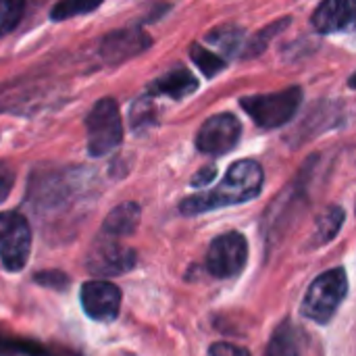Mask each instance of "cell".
<instances>
[{
    "label": "cell",
    "instance_id": "18",
    "mask_svg": "<svg viewBox=\"0 0 356 356\" xmlns=\"http://www.w3.org/2000/svg\"><path fill=\"white\" fill-rule=\"evenodd\" d=\"M25 10L23 2H8V0H0V35L10 31L13 27H17V23L21 21Z\"/></svg>",
    "mask_w": 356,
    "mask_h": 356
},
{
    "label": "cell",
    "instance_id": "19",
    "mask_svg": "<svg viewBox=\"0 0 356 356\" xmlns=\"http://www.w3.org/2000/svg\"><path fill=\"white\" fill-rule=\"evenodd\" d=\"M98 6H100L98 2H63V4H56L52 8L50 17L54 21H60V19H67V17H73V15L90 13V10H94Z\"/></svg>",
    "mask_w": 356,
    "mask_h": 356
},
{
    "label": "cell",
    "instance_id": "14",
    "mask_svg": "<svg viewBox=\"0 0 356 356\" xmlns=\"http://www.w3.org/2000/svg\"><path fill=\"white\" fill-rule=\"evenodd\" d=\"M302 353V336H300V330L290 321H282L269 344H267V350H265V356H300Z\"/></svg>",
    "mask_w": 356,
    "mask_h": 356
},
{
    "label": "cell",
    "instance_id": "12",
    "mask_svg": "<svg viewBox=\"0 0 356 356\" xmlns=\"http://www.w3.org/2000/svg\"><path fill=\"white\" fill-rule=\"evenodd\" d=\"M138 223H140V207L136 202H123L106 215L98 236L119 240L131 236L138 229Z\"/></svg>",
    "mask_w": 356,
    "mask_h": 356
},
{
    "label": "cell",
    "instance_id": "3",
    "mask_svg": "<svg viewBox=\"0 0 356 356\" xmlns=\"http://www.w3.org/2000/svg\"><path fill=\"white\" fill-rule=\"evenodd\" d=\"M300 102H302V88L298 86L286 88L282 92H271V94L246 96L240 100L242 108L263 129L286 125L296 115Z\"/></svg>",
    "mask_w": 356,
    "mask_h": 356
},
{
    "label": "cell",
    "instance_id": "7",
    "mask_svg": "<svg viewBox=\"0 0 356 356\" xmlns=\"http://www.w3.org/2000/svg\"><path fill=\"white\" fill-rule=\"evenodd\" d=\"M136 252L119 244V240L98 236L88 252L86 269L98 277H115L136 267Z\"/></svg>",
    "mask_w": 356,
    "mask_h": 356
},
{
    "label": "cell",
    "instance_id": "10",
    "mask_svg": "<svg viewBox=\"0 0 356 356\" xmlns=\"http://www.w3.org/2000/svg\"><path fill=\"white\" fill-rule=\"evenodd\" d=\"M152 40L140 29V27H129V29H119L106 35L100 44V56L108 65H119L123 60H129L131 56L144 52Z\"/></svg>",
    "mask_w": 356,
    "mask_h": 356
},
{
    "label": "cell",
    "instance_id": "1",
    "mask_svg": "<svg viewBox=\"0 0 356 356\" xmlns=\"http://www.w3.org/2000/svg\"><path fill=\"white\" fill-rule=\"evenodd\" d=\"M263 190V169L257 161H238L229 167L223 181L202 194L186 198L179 207L184 215H200L257 198Z\"/></svg>",
    "mask_w": 356,
    "mask_h": 356
},
{
    "label": "cell",
    "instance_id": "13",
    "mask_svg": "<svg viewBox=\"0 0 356 356\" xmlns=\"http://www.w3.org/2000/svg\"><path fill=\"white\" fill-rule=\"evenodd\" d=\"M198 88V81L196 77L184 69V67H177L169 73H165L163 77L154 79L152 86H150V94H156V96H169L173 100H181L186 96H190L192 92H196Z\"/></svg>",
    "mask_w": 356,
    "mask_h": 356
},
{
    "label": "cell",
    "instance_id": "6",
    "mask_svg": "<svg viewBox=\"0 0 356 356\" xmlns=\"http://www.w3.org/2000/svg\"><path fill=\"white\" fill-rule=\"evenodd\" d=\"M248 261V242L242 234L229 232L215 238L207 252V269L215 277L238 275Z\"/></svg>",
    "mask_w": 356,
    "mask_h": 356
},
{
    "label": "cell",
    "instance_id": "5",
    "mask_svg": "<svg viewBox=\"0 0 356 356\" xmlns=\"http://www.w3.org/2000/svg\"><path fill=\"white\" fill-rule=\"evenodd\" d=\"M31 250L29 221L17 213H0V263L6 271H21L27 265Z\"/></svg>",
    "mask_w": 356,
    "mask_h": 356
},
{
    "label": "cell",
    "instance_id": "4",
    "mask_svg": "<svg viewBox=\"0 0 356 356\" xmlns=\"http://www.w3.org/2000/svg\"><path fill=\"white\" fill-rule=\"evenodd\" d=\"M88 152L92 156H106L123 142V123L119 106L113 98H100L86 117Z\"/></svg>",
    "mask_w": 356,
    "mask_h": 356
},
{
    "label": "cell",
    "instance_id": "20",
    "mask_svg": "<svg viewBox=\"0 0 356 356\" xmlns=\"http://www.w3.org/2000/svg\"><path fill=\"white\" fill-rule=\"evenodd\" d=\"M284 25H288V19H282L280 23H273V25H269L267 29H263L261 33H257V38H254V40L250 42V46H248L246 56H254V54L263 52V48L267 46L269 38H271V35H275V31H277L280 27H284Z\"/></svg>",
    "mask_w": 356,
    "mask_h": 356
},
{
    "label": "cell",
    "instance_id": "23",
    "mask_svg": "<svg viewBox=\"0 0 356 356\" xmlns=\"http://www.w3.org/2000/svg\"><path fill=\"white\" fill-rule=\"evenodd\" d=\"M215 173H217V169H215V167H209V169L200 171V173L192 179V186H196V188H200V186H209V184L213 181Z\"/></svg>",
    "mask_w": 356,
    "mask_h": 356
},
{
    "label": "cell",
    "instance_id": "11",
    "mask_svg": "<svg viewBox=\"0 0 356 356\" xmlns=\"http://www.w3.org/2000/svg\"><path fill=\"white\" fill-rule=\"evenodd\" d=\"M355 21V4L353 2H323L313 15V25L321 33H334L348 29Z\"/></svg>",
    "mask_w": 356,
    "mask_h": 356
},
{
    "label": "cell",
    "instance_id": "22",
    "mask_svg": "<svg viewBox=\"0 0 356 356\" xmlns=\"http://www.w3.org/2000/svg\"><path fill=\"white\" fill-rule=\"evenodd\" d=\"M209 356H250V353L244 350V348H238V346H234V344L219 342V344H213V346H211Z\"/></svg>",
    "mask_w": 356,
    "mask_h": 356
},
{
    "label": "cell",
    "instance_id": "24",
    "mask_svg": "<svg viewBox=\"0 0 356 356\" xmlns=\"http://www.w3.org/2000/svg\"><path fill=\"white\" fill-rule=\"evenodd\" d=\"M0 356H15V355H13L8 348H2V346H0Z\"/></svg>",
    "mask_w": 356,
    "mask_h": 356
},
{
    "label": "cell",
    "instance_id": "9",
    "mask_svg": "<svg viewBox=\"0 0 356 356\" xmlns=\"http://www.w3.org/2000/svg\"><path fill=\"white\" fill-rule=\"evenodd\" d=\"M81 307L94 321H113L121 309V290L108 282H86L81 286Z\"/></svg>",
    "mask_w": 356,
    "mask_h": 356
},
{
    "label": "cell",
    "instance_id": "15",
    "mask_svg": "<svg viewBox=\"0 0 356 356\" xmlns=\"http://www.w3.org/2000/svg\"><path fill=\"white\" fill-rule=\"evenodd\" d=\"M344 225V211L340 207H330L317 217V227H315V238L311 246H321L332 242Z\"/></svg>",
    "mask_w": 356,
    "mask_h": 356
},
{
    "label": "cell",
    "instance_id": "21",
    "mask_svg": "<svg viewBox=\"0 0 356 356\" xmlns=\"http://www.w3.org/2000/svg\"><path fill=\"white\" fill-rule=\"evenodd\" d=\"M13 186H15V169L8 163L0 161V202L8 198Z\"/></svg>",
    "mask_w": 356,
    "mask_h": 356
},
{
    "label": "cell",
    "instance_id": "8",
    "mask_svg": "<svg viewBox=\"0 0 356 356\" xmlns=\"http://www.w3.org/2000/svg\"><path fill=\"white\" fill-rule=\"evenodd\" d=\"M240 134L242 125L234 115H215L200 127L196 136V146L202 154L221 156L236 148V144L240 142Z\"/></svg>",
    "mask_w": 356,
    "mask_h": 356
},
{
    "label": "cell",
    "instance_id": "17",
    "mask_svg": "<svg viewBox=\"0 0 356 356\" xmlns=\"http://www.w3.org/2000/svg\"><path fill=\"white\" fill-rule=\"evenodd\" d=\"M242 29L238 27H232V25H225V27H219L215 31L209 33V42L215 44L219 50L227 52V54H234L238 48H240V42H242Z\"/></svg>",
    "mask_w": 356,
    "mask_h": 356
},
{
    "label": "cell",
    "instance_id": "2",
    "mask_svg": "<svg viewBox=\"0 0 356 356\" xmlns=\"http://www.w3.org/2000/svg\"><path fill=\"white\" fill-rule=\"evenodd\" d=\"M346 292H348V277L344 269L336 267V269L321 273L311 284L305 296L302 315L319 325L327 323L340 309L342 300L346 298Z\"/></svg>",
    "mask_w": 356,
    "mask_h": 356
},
{
    "label": "cell",
    "instance_id": "16",
    "mask_svg": "<svg viewBox=\"0 0 356 356\" xmlns=\"http://www.w3.org/2000/svg\"><path fill=\"white\" fill-rule=\"evenodd\" d=\"M190 56H192V60L200 67V71L207 77H215V75H219L225 69V60L219 54H215L213 50L202 48L200 44H192L190 46Z\"/></svg>",
    "mask_w": 356,
    "mask_h": 356
}]
</instances>
